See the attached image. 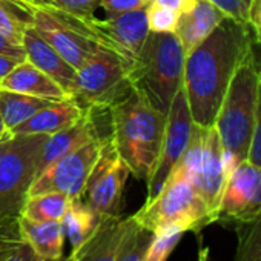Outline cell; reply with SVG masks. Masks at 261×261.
<instances>
[{"mask_svg": "<svg viewBox=\"0 0 261 261\" xmlns=\"http://www.w3.org/2000/svg\"><path fill=\"white\" fill-rule=\"evenodd\" d=\"M252 27L224 17L186 56L183 89L195 124L214 126L232 75L252 51Z\"/></svg>", "mask_w": 261, "mask_h": 261, "instance_id": "1", "label": "cell"}, {"mask_svg": "<svg viewBox=\"0 0 261 261\" xmlns=\"http://www.w3.org/2000/svg\"><path fill=\"white\" fill-rule=\"evenodd\" d=\"M111 140L130 175L148 181L155 171L166 129V115L137 89L109 111Z\"/></svg>", "mask_w": 261, "mask_h": 261, "instance_id": "2", "label": "cell"}, {"mask_svg": "<svg viewBox=\"0 0 261 261\" xmlns=\"http://www.w3.org/2000/svg\"><path fill=\"white\" fill-rule=\"evenodd\" d=\"M186 53L174 33H151L133 65L130 83L155 109L168 115L183 86Z\"/></svg>", "mask_w": 261, "mask_h": 261, "instance_id": "3", "label": "cell"}, {"mask_svg": "<svg viewBox=\"0 0 261 261\" xmlns=\"http://www.w3.org/2000/svg\"><path fill=\"white\" fill-rule=\"evenodd\" d=\"M259 80L261 68L252 49L235 69L214 123L223 151L232 154L238 163L247 160Z\"/></svg>", "mask_w": 261, "mask_h": 261, "instance_id": "4", "label": "cell"}, {"mask_svg": "<svg viewBox=\"0 0 261 261\" xmlns=\"http://www.w3.org/2000/svg\"><path fill=\"white\" fill-rule=\"evenodd\" d=\"M48 136L13 137L0 157V238H22L19 220Z\"/></svg>", "mask_w": 261, "mask_h": 261, "instance_id": "5", "label": "cell"}, {"mask_svg": "<svg viewBox=\"0 0 261 261\" xmlns=\"http://www.w3.org/2000/svg\"><path fill=\"white\" fill-rule=\"evenodd\" d=\"M28 23L75 69L98 46L108 48L95 16L71 13L43 2L28 5Z\"/></svg>", "mask_w": 261, "mask_h": 261, "instance_id": "6", "label": "cell"}, {"mask_svg": "<svg viewBox=\"0 0 261 261\" xmlns=\"http://www.w3.org/2000/svg\"><path fill=\"white\" fill-rule=\"evenodd\" d=\"M129 62L118 53L98 46L77 68L72 98L85 112H108L133 89Z\"/></svg>", "mask_w": 261, "mask_h": 261, "instance_id": "7", "label": "cell"}, {"mask_svg": "<svg viewBox=\"0 0 261 261\" xmlns=\"http://www.w3.org/2000/svg\"><path fill=\"white\" fill-rule=\"evenodd\" d=\"M133 218L142 227L157 233L168 227H181L186 232H198L214 223V218L197 192L192 181L171 172L160 192L146 200Z\"/></svg>", "mask_w": 261, "mask_h": 261, "instance_id": "8", "label": "cell"}, {"mask_svg": "<svg viewBox=\"0 0 261 261\" xmlns=\"http://www.w3.org/2000/svg\"><path fill=\"white\" fill-rule=\"evenodd\" d=\"M127 166L118 155L111 134L105 139L100 155L88 177L85 194L86 204L101 217L121 215L123 191L127 177Z\"/></svg>", "mask_w": 261, "mask_h": 261, "instance_id": "9", "label": "cell"}, {"mask_svg": "<svg viewBox=\"0 0 261 261\" xmlns=\"http://www.w3.org/2000/svg\"><path fill=\"white\" fill-rule=\"evenodd\" d=\"M106 137L108 136L94 139L49 165L34 178L30 188V195L62 192L74 200H82L88 177L100 155Z\"/></svg>", "mask_w": 261, "mask_h": 261, "instance_id": "10", "label": "cell"}, {"mask_svg": "<svg viewBox=\"0 0 261 261\" xmlns=\"http://www.w3.org/2000/svg\"><path fill=\"white\" fill-rule=\"evenodd\" d=\"M192 126H194V120L191 115L185 89L181 86L180 91L175 94L172 105L169 108V112L166 115V129H165L160 157H159L154 174L146 181L148 183L146 200L154 198L160 192L168 177L171 175L172 169L181 159L191 139Z\"/></svg>", "mask_w": 261, "mask_h": 261, "instance_id": "11", "label": "cell"}, {"mask_svg": "<svg viewBox=\"0 0 261 261\" xmlns=\"http://www.w3.org/2000/svg\"><path fill=\"white\" fill-rule=\"evenodd\" d=\"M261 214V169L247 160L227 177L217 221L246 224Z\"/></svg>", "mask_w": 261, "mask_h": 261, "instance_id": "12", "label": "cell"}, {"mask_svg": "<svg viewBox=\"0 0 261 261\" xmlns=\"http://www.w3.org/2000/svg\"><path fill=\"white\" fill-rule=\"evenodd\" d=\"M226 180L227 177L223 163V146L215 126H209L204 129L201 159L197 174L192 180V185L195 186L201 200L207 206L214 218V223L217 221L218 207H220Z\"/></svg>", "mask_w": 261, "mask_h": 261, "instance_id": "13", "label": "cell"}, {"mask_svg": "<svg viewBox=\"0 0 261 261\" xmlns=\"http://www.w3.org/2000/svg\"><path fill=\"white\" fill-rule=\"evenodd\" d=\"M98 28L109 49L134 63L149 36L146 8L98 19Z\"/></svg>", "mask_w": 261, "mask_h": 261, "instance_id": "14", "label": "cell"}, {"mask_svg": "<svg viewBox=\"0 0 261 261\" xmlns=\"http://www.w3.org/2000/svg\"><path fill=\"white\" fill-rule=\"evenodd\" d=\"M95 117L97 112H85V115L75 123L46 137L37 160V175L63 155L75 151L77 148L86 145L94 139L103 137L98 134Z\"/></svg>", "mask_w": 261, "mask_h": 261, "instance_id": "15", "label": "cell"}, {"mask_svg": "<svg viewBox=\"0 0 261 261\" xmlns=\"http://www.w3.org/2000/svg\"><path fill=\"white\" fill-rule=\"evenodd\" d=\"M23 48L27 53V60L48 77H51L54 82H57L72 98L77 69L72 68L30 23L25 30Z\"/></svg>", "mask_w": 261, "mask_h": 261, "instance_id": "16", "label": "cell"}, {"mask_svg": "<svg viewBox=\"0 0 261 261\" xmlns=\"http://www.w3.org/2000/svg\"><path fill=\"white\" fill-rule=\"evenodd\" d=\"M127 226L129 217L100 215L89 238L77 250H71L69 255L74 261H115Z\"/></svg>", "mask_w": 261, "mask_h": 261, "instance_id": "17", "label": "cell"}, {"mask_svg": "<svg viewBox=\"0 0 261 261\" xmlns=\"http://www.w3.org/2000/svg\"><path fill=\"white\" fill-rule=\"evenodd\" d=\"M85 115V111L74 100L53 101L48 106L39 109L33 117L20 123L11 130L13 137L27 136H51L60 129L75 123Z\"/></svg>", "mask_w": 261, "mask_h": 261, "instance_id": "18", "label": "cell"}, {"mask_svg": "<svg viewBox=\"0 0 261 261\" xmlns=\"http://www.w3.org/2000/svg\"><path fill=\"white\" fill-rule=\"evenodd\" d=\"M0 88L33 97L48 98L51 101H62L71 98L57 82H54L45 72L37 69L28 60L17 63L0 80Z\"/></svg>", "mask_w": 261, "mask_h": 261, "instance_id": "19", "label": "cell"}, {"mask_svg": "<svg viewBox=\"0 0 261 261\" xmlns=\"http://www.w3.org/2000/svg\"><path fill=\"white\" fill-rule=\"evenodd\" d=\"M224 17L226 16L209 0H197L191 11L180 14L174 34L178 37L186 56L214 31Z\"/></svg>", "mask_w": 261, "mask_h": 261, "instance_id": "20", "label": "cell"}, {"mask_svg": "<svg viewBox=\"0 0 261 261\" xmlns=\"http://www.w3.org/2000/svg\"><path fill=\"white\" fill-rule=\"evenodd\" d=\"M19 227L22 238L45 258H62L65 233L60 221H34L20 217Z\"/></svg>", "mask_w": 261, "mask_h": 261, "instance_id": "21", "label": "cell"}, {"mask_svg": "<svg viewBox=\"0 0 261 261\" xmlns=\"http://www.w3.org/2000/svg\"><path fill=\"white\" fill-rule=\"evenodd\" d=\"M49 103L53 101L48 98L33 97L0 88V117H2L8 133Z\"/></svg>", "mask_w": 261, "mask_h": 261, "instance_id": "22", "label": "cell"}, {"mask_svg": "<svg viewBox=\"0 0 261 261\" xmlns=\"http://www.w3.org/2000/svg\"><path fill=\"white\" fill-rule=\"evenodd\" d=\"M98 218L100 215H97L85 201L72 200L60 220L65 238L71 243V250H77L89 238L98 223Z\"/></svg>", "mask_w": 261, "mask_h": 261, "instance_id": "23", "label": "cell"}, {"mask_svg": "<svg viewBox=\"0 0 261 261\" xmlns=\"http://www.w3.org/2000/svg\"><path fill=\"white\" fill-rule=\"evenodd\" d=\"M74 198L62 192H43L30 195L22 211V217L34 221H60Z\"/></svg>", "mask_w": 261, "mask_h": 261, "instance_id": "24", "label": "cell"}, {"mask_svg": "<svg viewBox=\"0 0 261 261\" xmlns=\"http://www.w3.org/2000/svg\"><path fill=\"white\" fill-rule=\"evenodd\" d=\"M152 238L154 233L137 224L133 215H130L129 226L121 240L115 261H143Z\"/></svg>", "mask_w": 261, "mask_h": 261, "instance_id": "25", "label": "cell"}, {"mask_svg": "<svg viewBox=\"0 0 261 261\" xmlns=\"http://www.w3.org/2000/svg\"><path fill=\"white\" fill-rule=\"evenodd\" d=\"M235 261H261V214L238 226V247Z\"/></svg>", "mask_w": 261, "mask_h": 261, "instance_id": "26", "label": "cell"}, {"mask_svg": "<svg viewBox=\"0 0 261 261\" xmlns=\"http://www.w3.org/2000/svg\"><path fill=\"white\" fill-rule=\"evenodd\" d=\"M183 233H186V230L181 227H168L154 233L143 261H166L171 252L180 243Z\"/></svg>", "mask_w": 261, "mask_h": 261, "instance_id": "27", "label": "cell"}, {"mask_svg": "<svg viewBox=\"0 0 261 261\" xmlns=\"http://www.w3.org/2000/svg\"><path fill=\"white\" fill-rule=\"evenodd\" d=\"M28 20L16 13L4 0H0V33L17 45L23 46V36Z\"/></svg>", "mask_w": 261, "mask_h": 261, "instance_id": "28", "label": "cell"}, {"mask_svg": "<svg viewBox=\"0 0 261 261\" xmlns=\"http://www.w3.org/2000/svg\"><path fill=\"white\" fill-rule=\"evenodd\" d=\"M180 14L171 8L151 4L146 8V20L151 33H175Z\"/></svg>", "mask_w": 261, "mask_h": 261, "instance_id": "29", "label": "cell"}, {"mask_svg": "<svg viewBox=\"0 0 261 261\" xmlns=\"http://www.w3.org/2000/svg\"><path fill=\"white\" fill-rule=\"evenodd\" d=\"M212 5H215L226 17H230L237 22L250 27V5L252 0H209Z\"/></svg>", "mask_w": 261, "mask_h": 261, "instance_id": "30", "label": "cell"}, {"mask_svg": "<svg viewBox=\"0 0 261 261\" xmlns=\"http://www.w3.org/2000/svg\"><path fill=\"white\" fill-rule=\"evenodd\" d=\"M247 162L253 166L261 169V80L258 86V100H256V109H255V121H253V133H252V142L247 154Z\"/></svg>", "mask_w": 261, "mask_h": 261, "instance_id": "31", "label": "cell"}, {"mask_svg": "<svg viewBox=\"0 0 261 261\" xmlns=\"http://www.w3.org/2000/svg\"><path fill=\"white\" fill-rule=\"evenodd\" d=\"M148 0H101L100 8L105 11L106 17H112L117 14L129 13L140 8H148Z\"/></svg>", "mask_w": 261, "mask_h": 261, "instance_id": "32", "label": "cell"}, {"mask_svg": "<svg viewBox=\"0 0 261 261\" xmlns=\"http://www.w3.org/2000/svg\"><path fill=\"white\" fill-rule=\"evenodd\" d=\"M5 261H74L71 255L68 256H62V258H45L40 256L37 252H34V249L25 241H19L16 244V247L13 249V252L10 253V256Z\"/></svg>", "mask_w": 261, "mask_h": 261, "instance_id": "33", "label": "cell"}, {"mask_svg": "<svg viewBox=\"0 0 261 261\" xmlns=\"http://www.w3.org/2000/svg\"><path fill=\"white\" fill-rule=\"evenodd\" d=\"M45 2L71 13L94 16L95 10L100 8L101 0H45Z\"/></svg>", "mask_w": 261, "mask_h": 261, "instance_id": "34", "label": "cell"}, {"mask_svg": "<svg viewBox=\"0 0 261 261\" xmlns=\"http://www.w3.org/2000/svg\"><path fill=\"white\" fill-rule=\"evenodd\" d=\"M0 56L4 57H10V59H16L19 62L27 60V53L25 48L22 45L14 43L13 40H10L7 36H4L0 33Z\"/></svg>", "mask_w": 261, "mask_h": 261, "instance_id": "35", "label": "cell"}, {"mask_svg": "<svg viewBox=\"0 0 261 261\" xmlns=\"http://www.w3.org/2000/svg\"><path fill=\"white\" fill-rule=\"evenodd\" d=\"M148 2H149V5L157 4V5L171 8V10L177 11L178 14H183V13L191 11L195 7L197 0H148Z\"/></svg>", "mask_w": 261, "mask_h": 261, "instance_id": "36", "label": "cell"}, {"mask_svg": "<svg viewBox=\"0 0 261 261\" xmlns=\"http://www.w3.org/2000/svg\"><path fill=\"white\" fill-rule=\"evenodd\" d=\"M7 5H10L16 13L28 20V5L31 4H43L45 0H4Z\"/></svg>", "mask_w": 261, "mask_h": 261, "instance_id": "37", "label": "cell"}, {"mask_svg": "<svg viewBox=\"0 0 261 261\" xmlns=\"http://www.w3.org/2000/svg\"><path fill=\"white\" fill-rule=\"evenodd\" d=\"M22 240L23 238H0V261H5L16 247V244Z\"/></svg>", "mask_w": 261, "mask_h": 261, "instance_id": "38", "label": "cell"}, {"mask_svg": "<svg viewBox=\"0 0 261 261\" xmlns=\"http://www.w3.org/2000/svg\"><path fill=\"white\" fill-rule=\"evenodd\" d=\"M249 19H250V27L261 28V0H252Z\"/></svg>", "mask_w": 261, "mask_h": 261, "instance_id": "39", "label": "cell"}, {"mask_svg": "<svg viewBox=\"0 0 261 261\" xmlns=\"http://www.w3.org/2000/svg\"><path fill=\"white\" fill-rule=\"evenodd\" d=\"M17 63H20V62L16 60V59H10V57L0 56V80H2Z\"/></svg>", "mask_w": 261, "mask_h": 261, "instance_id": "40", "label": "cell"}, {"mask_svg": "<svg viewBox=\"0 0 261 261\" xmlns=\"http://www.w3.org/2000/svg\"><path fill=\"white\" fill-rule=\"evenodd\" d=\"M198 261H212L211 259V250H209V247H201L198 250Z\"/></svg>", "mask_w": 261, "mask_h": 261, "instance_id": "41", "label": "cell"}, {"mask_svg": "<svg viewBox=\"0 0 261 261\" xmlns=\"http://www.w3.org/2000/svg\"><path fill=\"white\" fill-rule=\"evenodd\" d=\"M13 139V136H7V137H2L0 139V157L4 155V152L7 151V148H8V143H10V140Z\"/></svg>", "mask_w": 261, "mask_h": 261, "instance_id": "42", "label": "cell"}, {"mask_svg": "<svg viewBox=\"0 0 261 261\" xmlns=\"http://www.w3.org/2000/svg\"><path fill=\"white\" fill-rule=\"evenodd\" d=\"M252 39L261 46V28L259 27H252Z\"/></svg>", "mask_w": 261, "mask_h": 261, "instance_id": "43", "label": "cell"}, {"mask_svg": "<svg viewBox=\"0 0 261 261\" xmlns=\"http://www.w3.org/2000/svg\"><path fill=\"white\" fill-rule=\"evenodd\" d=\"M7 136H11V134L8 133V129H7L5 124H4L2 117H0V139H2V137H7Z\"/></svg>", "mask_w": 261, "mask_h": 261, "instance_id": "44", "label": "cell"}]
</instances>
